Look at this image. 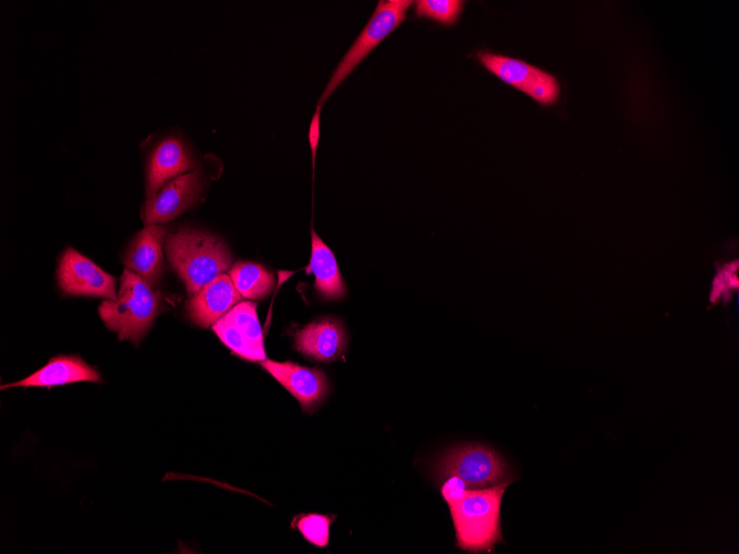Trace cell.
<instances>
[{"mask_svg": "<svg viewBox=\"0 0 739 554\" xmlns=\"http://www.w3.org/2000/svg\"><path fill=\"white\" fill-rule=\"evenodd\" d=\"M168 261L192 295L231 265L229 249L219 238L195 229H180L165 241Z\"/></svg>", "mask_w": 739, "mask_h": 554, "instance_id": "obj_1", "label": "cell"}, {"mask_svg": "<svg viewBox=\"0 0 739 554\" xmlns=\"http://www.w3.org/2000/svg\"><path fill=\"white\" fill-rule=\"evenodd\" d=\"M509 483L468 489L448 505L456 531L457 547L470 553H490L501 543V502Z\"/></svg>", "mask_w": 739, "mask_h": 554, "instance_id": "obj_2", "label": "cell"}, {"mask_svg": "<svg viewBox=\"0 0 739 554\" xmlns=\"http://www.w3.org/2000/svg\"><path fill=\"white\" fill-rule=\"evenodd\" d=\"M159 307V294L144 279L125 269L115 300H105L98 307L106 327L121 341L137 344L149 330Z\"/></svg>", "mask_w": 739, "mask_h": 554, "instance_id": "obj_3", "label": "cell"}, {"mask_svg": "<svg viewBox=\"0 0 739 554\" xmlns=\"http://www.w3.org/2000/svg\"><path fill=\"white\" fill-rule=\"evenodd\" d=\"M438 481L458 475L469 489H483L512 482V472L504 459L482 445H464L445 452L435 463Z\"/></svg>", "mask_w": 739, "mask_h": 554, "instance_id": "obj_4", "label": "cell"}, {"mask_svg": "<svg viewBox=\"0 0 739 554\" xmlns=\"http://www.w3.org/2000/svg\"><path fill=\"white\" fill-rule=\"evenodd\" d=\"M412 0H379L356 40L332 73L320 100L322 105L351 72L405 19Z\"/></svg>", "mask_w": 739, "mask_h": 554, "instance_id": "obj_5", "label": "cell"}, {"mask_svg": "<svg viewBox=\"0 0 739 554\" xmlns=\"http://www.w3.org/2000/svg\"><path fill=\"white\" fill-rule=\"evenodd\" d=\"M478 61L502 82L520 90L543 106H550L560 97V84L550 73L510 56L478 52Z\"/></svg>", "mask_w": 739, "mask_h": 554, "instance_id": "obj_6", "label": "cell"}, {"mask_svg": "<svg viewBox=\"0 0 739 554\" xmlns=\"http://www.w3.org/2000/svg\"><path fill=\"white\" fill-rule=\"evenodd\" d=\"M212 330L221 342L240 357L248 360H266L262 330L257 305L240 302L220 317Z\"/></svg>", "mask_w": 739, "mask_h": 554, "instance_id": "obj_7", "label": "cell"}, {"mask_svg": "<svg viewBox=\"0 0 739 554\" xmlns=\"http://www.w3.org/2000/svg\"><path fill=\"white\" fill-rule=\"evenodd\" d=\"M58 282L61 290L71 295L106 300L117 296L115 278L72 248H67L61 257Z\"/></svg>", "mask_w": 739, "mask_h": 554, "instance_id": "obj_8", "label": "cell"}, {"mask_svg": "<svg viewBox=\"0 0 739 554\" xmlns=\"http://www.w3.org/2000/svg\"><path fill=\"white\" fill-rule=\"evenodd\" d=\"M201 180L196 171H188L169 180L143 209L145 224H159L175 219L190 208L199 197Z\"/></svg>", "mask_w": 739, "mask_h": 554, "instance_id": "obj_9", "label": "cell"}, {"mask_svg": "<svg viewBox=\"0 0 739 554\" xmlns=\"http://www.w3.org/2000/svg\"><path fill=\"white\" fill-rule=\"evenodd\" d=\"M261 366L287 388L305 410L314 408L329 393L327 378L320 369L271 359L263 360Z\"/></svg>", "mask_w": 739, "mask_h": 554, "instance_id": "obj_10", "label": "cell"}, {"mask_svg": "<svg viewBox=\"0 0 739 554\" xmlns=\"http://www.w3.org/2000/svg\"><path fill=\"white\" fill-rule=\"evenodd\" d=\"M240 299L229 274L223 273L191 295L187 314L195 324L207 327L230 311Z\"/></svg>", "mask_w": 739, "mask_h": 554, "instance_id": "obj_11", "label": "cell"}, {"mask_svg": "<svg viewBox=\"0 0 739 554\" xmlns=\"http://www.w3.org/2000/svg\"><path fill=\"white\" fill-rule=\"evenodd\" d=\"M167 230L159 224H147L133 239L124 259L127 269L154 285L163 271V244Z\"/></svg>", "mask_w": 739, "mask_h": 554, "instance_id": "obj_12", "label": "cell"}, {"mask_svg": "<svg viewBox=\"0 0 739 554\" xmlns=\"http://www.w3.org/2000/svg\"><path fill=\"white\" fill-rule=\"evenodd\" d=\"M194 161L184 143L175 137L163 139L153 150L146 177L147 199L154 197L169 180L188 173Z\"/></svg>", "mask_w": 739, "mask_h": 554, "instance_id": "obj_13", "label": "cell"}, {"mask_svg": "<svg viewBox=\"0 0 739 554\" xmlns=\"http://www.w3.org/2000/svg\"><path fill=\"white\" fill-rule=\"evenodd\" d=\"M295 347L308 357L318 360H334L347 347V335L336 318H323L308 324L298 332Z\"/></svg>", "mask_w": 739, "mask_h": 554, "instance_id": "obj_14", "label": "cell"}, {"mask_svg": "<svg viewBox=\"0 0 739 554\" xmlns=\"http://www.w3.org/2000/svg\"><path fill=\"white\" fill-rule=\"evenodd\" d=\"M76 381H101V375L79 356L61 355L51 358L46 365L29 377L2 386V388L12 386L51 387Z\"/></svg>", "mask_w": 739, "mask_h": 554, "instance_id": "obj_15", "label": "cell"}, {"mask_svg": "<svg viewBox=\"0 0 739 554\" xmlns=\"http://www.w3.org/2000/svg\"><path fill=\"white\" fill-rule=\"evenodd\" d=\"M308 272L315 276L314 286L326 300H340L346 294V286L340 273L333 251L311 230V258Z\"/></svg>", "mask_w": 739, "mask_h": 554, "instance_id": "obj_16", "label": "cell"}, {"mask_svg": "<svg viewBox=\"0 0 739 554\" xmlns=\"http://www.w3.org/2000/svg\"><path fill=\"white\" fill-rule=\"evenodd\" d=\"M229 276L240 295L251 300L266 297L274 286L273 274L252 262H236Z\"/></svg>", "mask_w": 739, "mask_h": 554, "instance_id": "obj_17", "label": "cell"}, {"mask_svg": "<svg viewBox=\"0 0 739 554\" xmlns=\"http://www.w3.org/2000/svg\"><path fill=\"white\" fill-rule=\"evenodd\" d=\"M418 18L431 19L445 25L455 24L465 7L461 0H418L414 2Z\"/></svg>", "mask_w": 739, "mask_h": 554, "instance_id": "obj_18", "label": "cell"}, {"mask_svg": "<svg viewBox=\"0 0 739 554\" xmlns=\"http://www.w3.org/2000/svg\"><path fill=\"white\" fill-rule=\"evenodd\" d=\"M332 521L327 515L308 514L299 519L296 527L310 543L322 547L329 543Z\"/></svg>", "mask_w": 739, "mask_h": 554, "instance_id": "obj_19", "label": "cell"}, {"mask_svg": "<svg viewBox=\"0 0 739 554\" xmlns=\"http://www.w3.org/2000/svg\"><path fill=\"white\" fill-rule=\"evenodd\" d=\"M469 489L467 483L458 475H449L443 480L440 493L448 505L458 502Z\"/></svg>", "mask_w": 739, "mask_h": 554, "instance_id": "obj_20", "label": "cell"}, {"mask_svg": "<svg viewBox=\"0 0 739 554\" xmlns=\"http://www.w3.org/2000/svg\"><path fill=\"white\" fill-rule=\"evenodd\" d=\"M320 116H321V105L318 104L309 128V143L312 153L313 168L315 165L314 161L320 139Z\"/></svg>", "mask_w": 739, "mask_h": 554, "instance_id": "obj_21", "label": "cell"}]
</instances>
